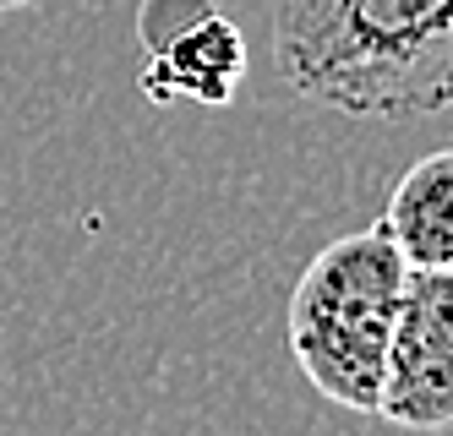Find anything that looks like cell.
I'll return each instance as SVG.
<instances>
[{"mask_svg": "<svg viewBox=\"0 0 453 436\" xmlns=\"http://www.w3.org/2000/svg\"><path fill=\"white\" fill-rule=\"evenodd\" d=\"M377 229L404 267H453V153H426L410 164Z\"/></svg>", "mask_w": 453, "mask_h": 436, "instance_id": "cell-5", "label": "cell"}, {"mask_svg": "<svg viewBox=\"0 0 453 436\" xmlns=\"http://www.w3.org/2000/svg\"><path fill=\"white\" fill-rule=\"evenodd\" d=\"M273 60L311 104L426 120L453 98V0H284Z\"/></svg>", "mask_w": 453, "mask_h": 436, "instance_id": "cell-1", "label": "cell"}, {"mask_svg": "<svg viewBox=\"0 0 453 436\" xmlns=\"http://www.w3.org/2000/svg\"><path fill=\"white\" fill-rule=\"evenodd\" d=\"M410 267L382 229H355L322 246L289 289V349L306 382L339 409L377 415L388 327Z\"/></svg>", "mask_w": 453, "mask_h": 436, "instance_id": "cell-2", "label": "cell"}, {"mask_svg": "<svg viewBox=\"0 0 453 436\" xmlns=\"http://www.w3.org/2000/svg\"><path fill=\"white\" fill-rule=\"evenodd\" d=\"M27 6H39V0H0V11H27Z\"/></svg>", "mask_w": 453, "mask_h": 436, "instance_id": "cell-6", "label": "cell"}, {"mask_svg": "<svg viewBox=\"0 0 453 436\" xmlns=\"http://www.w3.org/2000/svg\"><path fill=\"white\" fill-rule=\"evenodd\" d=\"M377 415L404 431L453 425V267H410L388 327Z\"/></svg>", "mask_w": 453, "mask_h": 436, "instance_id": "cell-3", "label": "cell"}, {"mask_svg": "<svg viewBox=\"0 0 453 436\" xmlns=\"http://www.w3.org/2000/svg\"><path fill=\"white\" fill-rule=\"evenodd\" d=\"M142 93L153 104L191 98V104H230L246 77V39L213 0H142Z\"/></svg>", "mask_w": 453, "mask_h": 436, "instance_id": "cell-4", "label": "cell"}]
</instances>
